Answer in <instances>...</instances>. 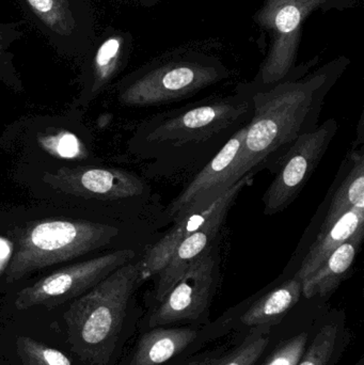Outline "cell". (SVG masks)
I'll return each mask as SVG.
<instances>
[{"label": "cell", "mask_w": 364, "mask_h": 365, "mask_svg": "<svg viewBox=\"0 0 364 365\" xmlns=\"http://www.w3.org/2000/svg\"><path fill=\"white\" fill-rule=\"evenodd\" d=\"M118 232L117 227L91 221L46 219L32 223L19 235L6 282L87 255L109 244Z\"/></svg>", "instance_id": "277c9868"}, {"label": "cell", "mask_w": 364, "mask_h": 365, "mask_svg": "<svg viewBox=\"0 0 364 365\" xmlns=\"http://www.w3.org/2000/svg\"><path fill=\"white\" fill-rule=\"evenodd\" d=\"M134 257V251L125 249L62 268L21 289L15 298V308H57L80 297Z\"/></svg>", "instance_id": "52a82bcc"}, {"label": "cell", "mask_w": 364, "mask_h": 365, "mask_svg": "<svg viewBox=\"0 0 364 365\" xmlns=\"http://www.w3.org/2000/svg\"><path fill=\"white\" fill-rule=\"evenodd\" d=\"M192 328H152L139 339L130 365H162L185 351L196 339Z\"/></svg>", "instance_id": "2e32d148"}, {"label": "cell", "mask_w": 364, "mask_h": 365, "mask_svg": "<svg viewBox=\"0 0 364 365\" xmlns=\"http://www.w3.org/2000/svg\"><path fill=\"white\" fill-rule=\"evenodd\" d=\"M0 365H1V364H0Z\"/></svg>", "instance_id": "f1b7e54d"}, {"label": "cell", "mask_w": 364, "mask_h": 365, "mask_svg": "<svg viewBox=\"0 0 364 365\" xmlns=\"http://www.w3.org/2000/svg\"><path fill=\"white\" fill-rule=\"evenodd\" d=\"M348 342L344 319H333L320 328L297 365H336Z\"/></svg>", "instance_id": "d6986e66"}, {"label": "cell", "mask_w": 364, "mask_h": 365, "mask_svg": "<svg viewBox=\"0 0 364 365\" xmlns=\"http://www.w3.org/2000/svg\"><path fill=\"white\" fill-rule=\"evenodd\" d=\"M363 238L364 227L333 251L322 265L303 281V294L306 298L328 297L339 287L352 269Z\"/></svg>", "instance_id": "5bb4252c"}, {"label": "cell", "mask_w": 364, "mask_h": 365, "mask_svg": "<svg viewBox=\"0 0 364 365\" xmlns=\"http://www.w3.org/2000/svg\"><path fill=\"white\" fill-rule=\"evenodd\" d=\"M271 327L254 328L232 351L218 357L197 360L187 365H254L262 357L271 342Z\"/></svg>", "instance_id": "ffe728a7"}, {"label": "cell", "mask_w": 364, "mask_h": 365, "mask_svg": "<svg viewBox=\"0 0 364 365\" xmlns=\"http://www.w3.org/2000/svg\"><path fill=\"white\" fill-rule=\"evenodd\" d=\"M8 246L4 240H0V276L6 269V263L9 261Z\"/></svg>", "instance_id": "484cf974"}, {"label": "cell", "mask_w": 364, "mask_h": 365, "mask_svg": "<svg viewBox=\"0 0 364 365\" xmlns=\"http://www.w3.org/2000/svg\"><path fill=\"white\" fill-rule=\"evenodd\" d=\"M359 0H263L254 19L271 38L259 83L269 87L288 78L298 56L303 24L318 10L348 9Z\"/></svg>", "instance_id": "5b68a950"}, {"label": "cell", "mask_w": 364, "mask_h": 365, "mask_svg": "<svg viewBox=\"0 0 364 365\" xmlns=\"http://www.w3.org/2000/svg\"><path fill=\"white\" fill-rule=\"evenodd\" d=\"M218 64L202 60L165 62L125 88L120 101L126 106H154L187 98L226 77Z\"/></svg>", "instance_id": "8992f818"}, {"label": "cell", "mask_w": 364, "mask_h": 365, "mask_svg": "<svg viewBox=\"0 0 364 365\" xmlns=\"http://www.w3.org/2000/svg\"><path fill=\"white\" fill-rule=\"evenodd\" d=\"M246 132L247 125L237 130L169 204L167 207L169 220L175 222L190 212L209 207L222 193L243 179L239 175V155Z\"/></svg>", "instance_id": "30bf717a"}, {"label": "cell", "mask_w": 364, "mask_h": 365, "mask_svg": "<svg viewBox=\"0 0 364 365\" xmlns=\"http://www.w3.org/2000/svg\"><path fill=\"white\" fill-rule=\"evenodd\" d=\"M250 119L249 93L205 98L145 122L141 145L162 175H175L207 165Z\"/></svg>", "instance_id": "7a4b0ae2"}, {"label": "cell", "mask_w": 364, "mask_h": 365, "mask_svg": "<svg viewBox=\"0 0 364 365\" xmlns=\"http://www.w3.org/2000/svg\"><path fill=\"white\" fill-rule=\"evenodd\" d=\"M350 167L331 197L321 232L328 229L342 215L356 206L364 205V156L363 150L353 151ZM320 232V233H321Z\"/></svg>", "instance_id": "ac0fdd59"}, {"label": "cell", "mask_w": 364, "mask_h": 365, "mask_svg": "<svg viewBox=\"0 0 364 365\" xmlns=\"http://www.w3.org/2000/svg\"><path fill=\"white\" fill-rule=\"evenodd\" d=\"M338 130L339 123L328 119L297 138L280 160L279 171L263 197L264 215L282 212L296 200L322 162Z\"/></svg>", "instance_id": "ba28073f"}, {"label": "cell", "mask_w": 364, "mask_h": 365, "mask_svg": "<svg viewBox=\"0 0 364 365\" xmlns=\"http://www.w3.org/2000/svg\"><path fill=\"white\" fill-rule=\"evenodd\" d=\"M139 262H128L87 293L64 313L71 351L91 365H106L123 327L128 302L141 282Z\"/></svg>", "instance_id": "3957f363"}, {"label": "cell", "mask_w": 364, "mask_h": 365, "mask_svg": "<svg viewBox=\"0 0 364 365\" xmlns=\"http://www.w3.org/2000/svg\"><path fill=\"white\" fill-rule=\"evenodd\" d=\"M147 1L153 2V1H156V0H147Z\"/></svg>", "instance_id": "83f0119b"}, {"label": "cell", "mask_w": 364, "mask_h": 365, "mask_svg": "<svg viewBox=\"0 0 364 365\" xmlns=\"http://www.w3.org/2000/svg\"><path fill=\"white\" fill-rule=\"evenodd\" d=\"M123 40L120 36L107 38L96 53L94 60V81L88 98L91 100L110 81L117 71L121 57Z\"/></svg>", "instance_id": "44dd1931"}, {"label": "cell", "mask_w": 364, "mask_h": 365, "mask_svg": "<svg viewBox=\"0 0 364 365\" xmlns=\"http://www.w3.org/2000/svg\"><path fill=\"white\" fill-rule=\"evenodd\" d=\"M336 60L303 78L284 81L249 93L251 119L239 155V175L275 160L279 165L301 135L318 126L325 98L345 68Z\"/></svg>", "instance_id": "6da1fadb"}, {"label": "cell", "mask_w": 364, "mask_h": 365, "mask_svg": "<svg viewBox=\"0 0 364 365\" xmlns=\"http://www.w3.org/2000/svg\"><path fill=\"white\" fill-rule=\"evenodd\" d=\"M227 215L222 214L212 219L202 229L188 236L177 247L166 265L158 274L160 278L154 292L156 302H162L192 264L213 245L226 220Z\"/></svg>", "instance_id": "4fadbf2b"}, {"label": "cell", "mask_w": 364, "mask_h": 365, "mask_svg": "<svg viewBox=\"0 0 364 365\" xmlns=\"http://www.w3.org/2000/svg\"><path fill=\"white\" fill-rule=\"evenodd\" d=\"M301 294L303 281L294 276L256 300L241 317V325L251 329L277 325L299 302Z\"/></svg>", "instance_id": "e0dca14e"}, {"label": "cell", "mask_w": 364, "mask_h": 365, "mask_svg": "<svg viewBox=\"0 0 364 365\" xmlns=\"http://www.w3.org/2000/svg\"><path fill=\"white\" fill-rule=\"evenodd\" d=\"M15 345L21 365H73L62 351L29 336H19Z\"/></svg>", "instance_id": "7402d4cb"}, {"label": "cell", "mask_w": 364, "mask_h": 365, "mask_svg": "<svg viewBox=\"0 0 364 365\" xmlns=\"http://www.w3.org/2000/svg\"><path fill=\"white\" fill-rule=\"evenodd\" d=\"M40 143L49 153L61 158H76L83 152L78 139L70 133L63 132L40 138Z\"/></svg>", "instance_id": "cb8c5ba5"}, {"label": "cell", "mask_w": 364, "mask_h": 365, "mask_svg": "<svg viewBox=\"0 0 364 365\" xmlns=\"http://www.w3.org/2000/svg\"><path fill=\"white\" fill-rule=\"evenodd\" d=\"M364 227V205L356 206L342 215L328 229L318 234L316 242L312 244L307 255L303 257L295 277L305 281L313 274L323 262L350 240L358 230Z\"/></svg>", "instance_id": "9a60e30c"}, {"label": "cell", "mask_w": 364, "mask_h": 365, "mask_svg": "<svg viewBox=\"0 0 364 365\" xmlns=\"http://www.w3.org/2000/svg\"><path fill=\"white\" fill-rule=\"evenodd\" d=\"M309 344V334L301 332L282 343L264 365H297Z\"/></svg>", "instance_id": "603a6c76"}, {"label": "cell", "mask_w": 364, "mask_h": 365, "mask_svg": "<svg viewBox=\"0 0 364 365\" xmlns=\"http://www.w3.org/2000/svg\"><path fill=\"white\" fill-rule=\"evenodd\" d=\"M27 1L36 15L49 27L58 30V26L63 24L64 14L60 0H27Z\"/></svg>", "instance_id": "d4e9b609"}, {"label": "cell", "mask_w": 364, "mask_h": 365, "mask_svg": "<svg viewBox=\"0 0 364 365\" xmlns=\"http://www.w3.org/2000/svg\"><path fill=\"white\" fill-rule=\"evenodd\" d=\"M219 279V265L212 245L194 263L175 287L158 302L149 319V327L179 323H194L209 314Z\"/></svg>", "instance_id": "9c48e42d"}, {"label": "cell", "mask_w": 364, "mask_h": 365, "mask_svg": "<svg viewBox=\"0 0 364 365\" xmlns=\"http://www.w3.org/2000/svg\"><path fill=\"white\" fill-rule=\"evenodd\" d=\"M44 181L60 192L96 200L128 199L142 195L145 189L136 175L113 168L64 167L45 175Z\"/></svg>", "instance_id": "8fae6325"}, {"label": "cell", "mask_w": 364, "mask_h": 365, "mask_svg": "<svg viewBox=\"0 0 364 365\" xmlns=\"http://www.w3.org/2000/svg\"><path fill=\"white\" fill-rule=\"evenodd\" d=\"M356 365H364V359H363V357L361 358L360 360H359L358 361V364H357Z\"/></svg>", "instance_id": "4316f807"}, {"label": "cell", "mask_w": 364, "mask_h": 365, "mask_svg": "<svg viewBox=\"0 0 364 365\" xmlns=\"http://www.w3.org/2000/svg\"><path fill=\"white\" fill-rule=\"evenodd\" d=\"M251 178L252 175H246L243 179L239 180L226 192L222 193L209 207L190 212L180 220L175 221V225L167 232L166 235L151 247L145 253V257L141 259L142 280H147L150 277L160 274L177 247L185 238L202 229L212 219L222 214H228L241 191L247 186L248 182H251Z\"/></svg>", "instance_id": "7c38bea8"}]
</instances>
